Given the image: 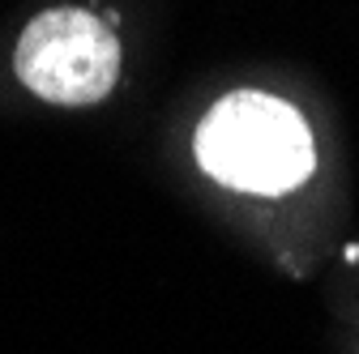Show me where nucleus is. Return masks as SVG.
Returning a JSON list of instances; mask_svg holds the SVG:
<instances>
[{
  "mask_svg": "<svg viewBox=\"0 0 359 354\" xmlns=\"http://www.w3.org/2000/svg\"><path fill=\"white\" fill-rule=\"evenodd\" d=\"M197 162L210 180L236 192L283 197L312 175L317 146L291 103L261 90H236L205 111L197 128Z\"/></svg>",
  "mask_w": 359,
  "mask_h": 354,
  "instance_id": "nucleus-1",
  "label": "nucleus"
},
{
  "mask_svg": "<svg viewBox=\"0 0 359 354\" xmlns=\"http://www.w3.org/2000/svg\"><path fill=\"white\" fill-rule=\"evenodd\" d=\"M13 73L26 90L56 107H90L116 90L120 38L90 9H48L39 13L13 52Z\"/></svg>",
  "mask_w": 359,
  "mask_h": 354,
  "instance_id": "nucleus-2",
  "label": "nucleus"
}]
</instances>
